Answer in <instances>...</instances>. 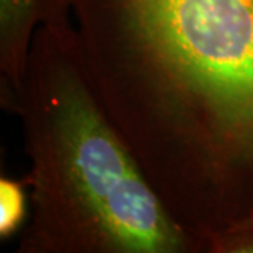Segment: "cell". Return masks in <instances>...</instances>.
<instances>
[{
    "label": "cell",
    "instance_id": "obj_6",
    "mask_svg": "<svg viewBox=\"0 0 253 253\" xmlns=\"http://www.w3.org/2000/svg\"><path fill=\"white\" fill-rule=\"evenodd\" d=\"M238 226H244V228H251V229H253V215L249 219H246L244 224H241V225ZM238 226H235V228H238Z\"/></svg>",
    "mask_w": 253,
    "mask_h": 253
},
{
    "label": "cell",
    "instance_id": "obj_5",
    "mask_svg": "<svg viewBox=\"0 0 253 253\" xmlns=\"http://www.w3.org/2000/svg\"><path fill=\"white\" fill-rule=\"evenodd\" d=\"M208 253H253V229L238 226L207 241Z\"/></svg>",
    "mask_w": 253,
    "mask_h": 253
},
{
    "label": "cell",
    "instance_id": "obj_1",
    "mask_svg": "<svg viewBox=\"0 0 253 253\" xmlns=\"http://www.w3.org/2000/svg\"><path fill=\"white\" fill-rule=\"evenodd\" d=\"M71 6L93 87L177 224L207 246L252 217L253 0Z\"/></svg>",
    "mask_w": 253,
    "mask_h": 253
},
{
    "label": "cell",
    "instance_id": "obj_4",
    "mask_svg": "<svg viewBox=\"0 0 253 253\" xmlns=\"http://www.w3.org/2000/svg\"><path fill=\"white\" fill-rule=\"evenodd\" d=\"M28 187L24 179L0 177V239H9L27 224Z\"/></svg>",
    "mask_w": 253,
    "mask_h": 253
},
{
    "label": "cell",
    "instance_id": "obj_2",
    "mask_svg": "<svg viewBox=\"0 0 253 253\" xmlns=\"http://www.w3.org/2000/svg\"><path fill=\"white\" fill-rule=\"evenodd\" d=\"M16 114L31 208L18 253H207L101 104L72 24L36 31Z\"/></svg>",
    "mask_w": 253,
    "mask_h": 253
},
{
    "label": "cell",
    "instance_id": "obj_3",
    "mask_svg": "<svg viewBox=\"0 0 253 253\" xmlns=\"http://www.w3.org/2000/svg\"><path fill=\"white\" fill-rule=\"evenodd\" d=\"M71 0H0V103L16 113L28 55L42 26H71Z\"/></svg>",
    "mask_w": 253,
    "mask_h": 253
}]
</instances>
